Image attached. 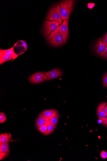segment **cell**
Masks as SVG:
<instances>
[{
    "instance_id": "obj_13",
    "label": "cell",
    "mask_w": 107,
    "mask_h": 161,
    "mask_svg": "<svg viewBox=\"0 0 107 161\" xmlns=\"http://www.w3.org/2000/svg\"><path fill=\"white\" fill-rule=\"evenodd\" d=\"M0 52H1L3 53L7 54V55L11 56L14 60L18 56V55L16 54L15 52L14 51L13 47L7 50L1 49Z\"/></svg>"
},
{
    "instance_id": "obj_10",
    "label": "cell",
    "mask_w": 107,
    "mask_h": 161,
    "mask_svg": "<svg viewBox=\"0 0 107 161\" xmlns=\"http://www.w3.org/2000/svg\"><path fill=\"white\" fill-rule=\"evenodd\" d=\"M106 48L102 38H100L95 47V51L97 55H99L101 53L104 51Z\"/></svg>"
},
{
    "instance_id": "obj_2",
    "label": "cell",
    "mask_w": 107,
    "mask_h": 161,
    "mask_svg": "<svg viewBox=\"0 0 107 161\" xmlns=\"http://www.w3.org/2000/svg\"><path fill=\"white\" fill-rule=\"evenodd\" d=\"M60 25L46 38L48 42L54 47H58L64 44L63 37L59 32Z\"/></svg>"
},
{
    "instance_id": "obj_25",
    "label": "cell",
    "mask_w": 107,
    "mask_h": 161,
    "mask_svg": "<svg viewBox=\"0 0 107 161\" xmlns=\"http://www.w3.org/2000/svg\"><path fill=\"white\" fill-rule=\"evenodd\" d=\"M100 156L103 159H106L107 158V152L103 151L101 152Z\"/></svg>"
},
{
    "instance_id": "obj_27",
    "label": "cell",
    "mask_w": 107,
    "mask_h": 161,
    "mask_svg": "<svg viewBox=\"0 0 107 161\" xmlns=\"http://www.w3.org/2000/svg\"><path fill=\"white\" fill-rule=\"evenodd\" d=\"M105 111L106 113V115L107 117V104H106L105 107Z\"/></svg>"
},
{
    "instance_id": "obj_12",
    "label": "cell",
    "mask_w": 107,
    "mask_h": 161,
    "mask_svg": "<svg viewBox=\"0 0 107 161\" xmlns=\"http://www.w3.org/2000/svg\"><path fill=\"white\" fill-rule=\"evenodd\" d=\"M40 114L44 115L49 118L50 119L53 117L59 114V112L55 110L51 109V110H46L43 111Z\"/></svg>"
},
{
    "instance_id": "obj_20",
    "label": "cell",
    "mask_w": 107,
    "mask_h": 161,
    "mask_svg": "<svg viewBox=\"0 0 107 161\" xmlns=\"http://www.w3.org/2000/svg\"><path fill=\"white\" fill-rule=\"evenodd\" d=\"M98 119L102 121V124L107 127V117H103L98 116Z\"/></svg>"
},
{
    "instance_id": "obj_15",
    "label": "cell",
    "mask_w": 107,
    "mask_h": 161,
    "mask_svg": "<svg viewBox=\"0 0 107 161\" xmlns=\"http://www.w3.org/2000/svg\"><path fill=\"white\" fill-rule=\"evenodd\" d=\"M10 149L9 143L1 144H0V152H4L9 154L10 153Z\"/></svg>"
},
{
    "instance_id": "obj_14",
    "label": "cell",
    "mask_w": 107,
    "mask_h": 161,
    "mask_svg": "<svg viewBox=\"0 0 107 161\" xmlns=\"http://www.w3.org/2000/svg\"><path fill=\"white\" fill-rule=\"evenodd\" d=\"M14 60V59L11 56L0 52V64L1 65L5 62L13 61Z\"/></svg>"
},
{
    "instance_id": "obj_19",
    "label": "cell",
    "mask_w": 107,
    "mask_h": 161,
    "mask_svg": "<svg viewBox=\"0 0 107 161\" xmlns=\"http://www.w3.org/2000/svg\"><path fill=\"white\" fill-rule=\"evenodd\" d=\"M7 120V118L5 114L3 112L0 113V123H4Z\"/></svg>"
},
{
    "instance_id": "obj_16",
    "label": "cell",
    "mask_w": 107,
    "mask_h": 161,
    "mask_svg": "<svg viewBox=\"0 0 107 161\" xmlns=\"http://www.w3.org/2000/svg\"><path fill=\"white\" fill-rule=\"evenodd\" d=\"M50 124V122H48L45 123L44 125L40 126L39 128H37L38 130L40 133L42 134H44L48 130V128L49 125Z\"/></svg>"
},
{
    "instance_id": "obj_1",
    "label": "cell",
    "mask_w": 107,
    "mask_h": 161,
    "mask_svg": "<svg viewBox=\"0 0 107 161\" xmlns=\"http://www.w3.org/2000/svg\"><path fill=\"white\" fill-rule=\"evenodd\" d=\"M75 1L73 0H65L60 2V11L63 21L69 18L73 9Z\"/></svg>"
},
{
    "instance_id": "obj_26",
    "label": "cell",
    "mask_w": 107,
    "mask_h": 161,
    "mask_svg": "<svg viewBox=\"0 0 107 161\" xmlns=\"http://www.w3.org/2000/svg\"><path fill=\"white\" fill-rule=\"evenodd\" d=\"M87 5L88 8L90 9H92L95 7V4L94 3H89Z\"/></svg>"
},
{
    "instance_id": "obj_22",
    "label": "cell",
    "mask_w": 107,
    "mask_h": 161,
    "mask_svg": "<svg viewBox=\"0 0 107 161\" xmlns=\"http://www.w3.org/2000/svg\"><path fill=\"white\" fill-rule=\"evenodd\" d=\"M103 84L104 87H107V73L104 75L103 79Z\"/></svg>"
},
{
    "instance_id": "obj_4",
    "label": "cell",
    "mask_w": 107,
    "mask_h": 161,
    "mask_svg": "<svg viewBox=\"0 0 107 161\" xmlns=\"http://www.w3.org/2000/svg\"><path fill=\"white\" fill-rule=\"evenodd\" d=\"M29 81L33 84H39L47 81V77L45 72H37L32 75L29 78Z\"/></svg>"
},
{
    "instance_id": "obj_8",
    "label": "cell",
    "mask_w": 107,
    "mask_h": 161,
    "mask_svg": "<svg viewBox=\"0 0 107 161\" xmlns=\"http://www.w3.org/2000/svg\"><path fill=\"white\" fill-rule=\"evenodd\" d=\"M50 119L48 117L40 114L37 116L36 120L35 125L37 128L44 125L46 123L50 122Z\"/></svg>"
},
{
    "instance_id": "obj_23",
    "label": "cell",
    "mask_w": 107,
    "mask_h": 161,
    "mask_svg": "<svg viewBox=\"0 0 107 161\" xmlns=\"http://www.w3.org/2000/svg\"><path fill=\"white\" fill-rule=\"evenodd\" d=\"M102 41L105 46L106 47H107V33L105 34L102 39Z\"/></svg>"
},
{
    "instance_id": "obj_17",
    "label": "cell",
    "mask_w": 107,
    "mask_h": 161,
    "mask_svg": "<svg viewBox=\"0 0 107 161\" xmlns=\"http://www.w3.org/2000/svg\"><path fill=\"white\" fill-rule=\"evenodd\" d=\"M59 117V114H58L50 119V122L51 124L54 126L55 128H56L58 123Z\"/></svg>"
},
{
    "instance_id": "obj_5",
    "label": "cell",
    "mask_w": 107,
    "mask_h": 161,
    "mask_svg": "<svg viewBox=\"0 0 107 161\" xmlns=\"http://www.w3.org/2000/svg\"><path fill=\"white\" fill-rule=\"evenodd\" d=\"M59 25L56 22L46 21L43 28V33L45 36H47L52 32L56 30Z\"/></svg>"
},
{
    "instance_id": "obj_24",
    "label": "cell",
    "mask_w": 107,
    "mask_h": 161,
    "mask_svg": "<svg viewBox=\"0 0 107 161\" xmlns=\"http://www.w3.org/2000/svg\"><path fill=\"white\" fill-rule=\"evenodd\" d=\"M8 154L6 153L0 152V160L5 159L8 156Z\"/></svg>"
},
{
    "instance_id": "obj_3",
    "label": "cell",
    "mask_w": 107,
    "mask_h": 161,
    "mask_svg": "<svg viewBox=\"0 0 107 161\" xmlns=\"http://www.w3.org/2000/svg\"><path fill=\"white\" fill-rule=\"evenodd\" d=\"M59 4H58L54 5L49 11L46 19L49 21L57 22L60 25L62 24V19Z\"/></svg>"
},
{
    "instance_id": "obj_11",
    "label": "cell",
    "mask_w": 107,
    "mask_h": 161,
    "mask_svg": "<svg viewBox=\"0 0 107 161\" xmlns=\"http://www.w3.org/2000/svg\"><path fill=\"white\" fill-rule=\"evenodd\" d=\"M106 104H107V102H103L100 103L98 106L97 112L98 116L103 117L106 116L105 107Z\"/></svg>"
},
{
    "instance_id": "obj_9",
    "label": "cell",
    "mask_w": 107,
    "mask_h": 161,
    "mask_svg": "<svg viewBox=\"0 0 107 161\" xmlns=\"http://www.w3.org/2000/svg\"><path fill=\"white\" fill-rule=\"evenodd\" d=\"M13 141L12 136L10 133H5L0 134V144L9 143Z\"/></svg>"
},
{
    "instance_id": "obj_21",
    "label": "cell",
    "mask_w": 107,
    "mask_h": 161,
    "mask_svg": "<svg viewBox=\"0 0 107 161\" xmlns=\"http://www.w3.org/2000/svg\"><path fill=\"white\" fill-rule=\"evenodd\" d=\"M99 55L103 58L107 59V47H106L105 51L101 53Z\"/></svg>"
},
{
    "instance_id": "obj_18",
    "label": "cell",
    "mask_w": 107,
    "mask_h": 161,
    "mask_svg": "<svg viewBox=\"0 0 107 161\" xmlns=\"http://www.w3.org/2000/svg\"><path fill=\"white\" fill-rule=\"evenodd\" d=\"M55 129V128L54 126L50 123L48 126L47 132L44 135L45 136H48V135L50 134L53 132Z\"/></svg>"
},
{
    "instance_id": "obj_6",
    "label": "cell",
    "mask_w": 107,
    "mask_h": 161,
    "mask_svg": "<svg viewBox=\"0 0 107 161\" xmlns=\"http://www.w3.org/2000/svg\"><path fill=\"white\" fill-rule=\"evenodd\" d=\"M69 18L64 20L60 25L59 32L63 37L65 43L67 42L69 37Z\"/></svg>"
},
{
    "instance_id": "obj_7",
    "label": "cell",
    "mask_w": 107,
    "mask_h": 161,
    "mask_svg": "<svg viewBox=\"0 0 107 161\" xmlns=\"http://www.w3.org/2000/svg\"><path fill=\"white\" fill-rule=\"evenodd\" d=\"M47 77V81L57 78L63 75L62 71L59 68L54 69L45 72Z\"/></svg>"
}]
</instances>
